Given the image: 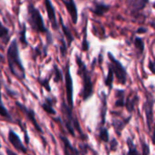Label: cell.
Returning <instances> with one entry per match:
<instances>
[{"mask_svg":"<svg viewBox=\"0 0 155 155\" xmlns=\"http://www.w3.org/2000/svg\"><path fill=\"white\" fill-rule=\"evenodd\" d=\"M6 63L10 74L19 81L26 80V70L20 57L16 38L13 39L6 50Z\"/></svg>","mask_w":155,"mask_h":155,"instance_id":"1","label":"cell"},{"mask_svg":"<svg viewBox=\"0 0 155 155\" xmlns=\"http://www.w3.org/2000/svg\"><path fill=\"white\" fill-rule=\"evenodd\" d=\"M26 10H27L26 21H27V24L30 25L31 29L34 32L38 33V34H46L48 35V43L50 44L52 42L51 35L45 25L44 19L40 11L32 3H29L27 5Z\"/></svg>","mask_w":155,"mask_h":155,"instance_id":"2","label":"cell"},{"mask_svg":"<svg viewBox=\"0 0 155 155\" xmlns=\"http://www.w3.org/2000/svg\"><path fill=\"white\" fill-rule=\"evenodd\" d=\"M61 114H62V117H63V123L65 124V127L67 128L68 132L72 135L75 136V133L78 132L80 136H82L83 139H86V135H84L80 126H79V123L78 121V119L76 118L75 114H73V108H71L69 106V104H66L64 101H62L61 103Z\"/></svg>","mask_w":155,"mask_h":155,"instance_id":"3","label":"cell"},{"mask_svg":"<svg viewBox=\"0 0 155 155\" xmlns=\"http://www.w3.org/2000/svg\"><path fill=\"white\" fill-rule=\"evenodd\" d=\"M76 62L79 67V74L82 78V93L80 95L83 101H87L93 94V84L91 80V75L86 64L79 55L76 56Z\"/></svg>","mask_w":155,"mask_h":155,"instance_id":"4","label":"cell"},{"mask_svg":"<svg viewBox=\"0 0 155 155\" xmlns=\"http://www.w3.org/2000/svg\"><path fill=\"white\" fill-rule=\"evenodd\" d=\"M108 58L110 60V65L111 66L114 74L118 80L120 84L124 85L127 82V71L126 68L122 65V64L115 58L111 52H108Z\"/></svg>","mask_w":155,"mask_h":155,"instance_id":"5","label":"cell"},{"mask_svg":"<svg viewBox=\"0 0 155 155\" xmlns=\"http://www.w3.org/2000/svg\"><path fill=\"white\" fill-rule=\"evenodd\" d=\"M65 86H66V94H67V101L68 104L71 108H74V89H73V80L71 77L70 74V69H69V62L67 63L66 67H65Z\"/></svg>","mask_w":155,"mask_h":155,"instance_id":"6","label":"cell"},{"mask_svg":"<svg viewBox=\"0 0 155 155\" xmlns=\"http://www.w3.org/2000/svg\"><path fill=\"white\" fill-rule=\"evenodd\" d=\"M154 99L153 97V94L147 92L146 94V101L143 104V110L146 116V123H147V128L149 132L152 131L153 123V105H154Z\"/></svg>","mask_w":155,"mask_h":155,"instance_id":"7","label":"cell"},{"mask_svg":"<svg viewBox=\"0 0 155 155\" xmlns=\"http://www.w3.org/2000/svg\"><path fill=\"white\" fill-rule=\"evenodd\" d=\"M16 106L25 114V115L26 116V118L28 119V121H29V122L33 124V126L35 127L36 131H37L39 134L42 135V134H43V130H42V128L40 127V125L38 124V123H37V121L36 114H35L34 110H32V109L26 107V105H24L23 104H21V103H19V102H16Z\"/></svg>","mask_w":155,"mask_h":155,"instance_id":"8","label":"cell"},{"mask_svg":"<svg viewBox=\"0 0 155 155\" xmlns=\"http://www.w3.org/2000/svg\"><path fill=\"white\" fill-rule=\"evenodd\" d=\"M7 138L9 143H11V145L14 147V149L21 153L26 154L27 153V148L25 146V144L22 143L20 137L18 136L17 134H16V132L13 129H9L8 130V134H7Z\"/></svg>","mask_w":155,"mask_h":155,"instance_id":"9","label":"cell"},{"mask_svg":"<svg viewBox=\"0 0 155 155\" xmlns=\"http://www.w3.org/2000/svg\"><path fill=\"white\" fill-rule=\"evenodd\" d=\"M44 4H45V8H46L47 14H48V17L51 24L52 28L54 30H58V21H57L56 11H55L54 5H53L51 0H44Z\"/></svg>","mask_w":155,"mask_h":155,"instance_id":"10","label":"cell"},{"mask_svg":"<svg viewBox=\"0 0 155 155\" xmlns=\"http://www.w3.org/2000/svg\"><path fill=\"white\" fill-rule=\"evenodd\" d=\"M149 1L150 0H126V5L132 14H138L146 7Z\"/></svg>","mask_w":155,"mask_h":155,"instance_id":"11","label":"cell"},{"mask_svg":"<svg viewBox=\"0 0 155 155\" xmlns=\"http://www.w3.org/2000/svg\"><path fill=\"white\" fill-rule=\"evenodd\" d=\"M63 5L66 6L70 17H71V20H72V23L74 25H76L78 23V17H79V15H78V8H77V5H76V3L74 0H60Z\"/></svg>","mask_w":155,"mask_h":155,"instance_id":"12","label":"cell"},{"mask_svg":"<svg viewBox=\"0 0 155 155\" xmlns=\"http://www.w3.org/2000/svg\"><path fill=\"white\" fill-rule=\"evenodd\" d=\"M111 9V5L105 3H100L95 1L93 5L90 8V12L97 16H103L109 10Z\"/></svg>","mask_w":155,"mask_h":155,"instance_id":"13","label":"cell"},{"mask_svg":"<svg viewBox=\"0 0 155 155\" xmlns=\"http://www.w3.org/2000/svg\"><path fill=\"white\" fill-rule=\"evenodd\" d=\"M131 118H132V117L129 116L128 118L123 119V120H122V119H120V118H115V117L112 119L111 124H112L113 129H114V131H115V133H116V134H117L118 136H121V135H122V133L123 129H124V128L126 127V125L130 123Z\"/></svg>","mask_w":155,"mask_h":155,"instance_id":"14","label":"cell"},{"mask_svg":"<svg viewBox=\"0 0 155 155\" xmlns=\"http://www.w3.org/2000/svg\"><path fill=\"white\" fill-rule=\"evenodd\" d=\"M56 102H57V100L54 97H46L44 103L41 104V107L47 114H48L50 115H55L56 111L54 109V105H55Z\"/></svg>","mask_w":155,"mask_h":155,"instance_id":"15","label":"cell"},{"mask_svg":"<svg viewBox=\"0 0 155 155\" xmlns=\"http://www.w3.org/2000/svg\"><path fill=\"white\" fill-rule=\"evenodd\" d=\"M60 140L62 141V143L64 145V153L65 154H79L80 152L78 151L76 148H73V146L70 144L69 139L65 136H60Z\"/></svg>","mask_w":155,"mask_h":155,"instance_id":"16","label":"cell"},{"mask_svg":"<svg viewBox=\"0 0 155 155\" xmlns=\"http://www.w3.org/2000/svg\"><path fill=\"white\" fill-rule=\"evenodd\" d=\"M59 21H60V25H61V28H62V31H63V35L64 36L67 38V44H68V46H70L73 40H74V37H73V35L72 33L70 32L69 28L64 24L63 22V19L61 17V15H59Z\"/></svg>","mask_w":155,"mask_h":155,"instance_id":"17","label":"cell"},{"mask_svg":"<svg viewBox=\"0 0 155 155\" xmlns=\"http://www.w3.org/2000/svg\"><path fill=\"white\" fill-rule=\"evenodd\" d=\"M138 102H139V97L136 94L133 96H129L125 100V108L127 109L129 113H132Z\"/></svg>","mask_w":155,"mask_h":155,"instance_id":"18","label":"cell"},{"mask_svg":"<svg viewBox=\"0 0 155 155\" xmlns=\"http://www.w3.org/2000/svg\"><path fill=\"white\" fill-rule=\"evenodd\" d=\"M107 97L105 95V94L103 93L101 94V112H100V119H101V123H100V127H103L105 125V122H106V114H107Z\"/></svg>","mask_w":155,"mask_h":155,"instance_id":"19","label":"cell"},{"mask_svg":"<svg viewBox=\"0 0 155 155\" xmlns=\"http://www.w3.org/2000/svg\"><path fill=\"white\" fill-rule=\"evenodd\" d=\"M19 43L23 47L28 46V42L26 40V25L23 23L21 25V28L19 29Z\"/></svg>","mask_w":155,"mask_h":155,"instance_id":"20","label":"cell"},{"mask_svg":"<svg viewBox=\"0 0 155 155\" xmlns=\"http://www.w3.org/2000/svg\"><path fill=\"white\" fill-rule=\"evenodd\" d=\"M115 105L117 107L125 106V91L122 89H118L116 91V102Z\"/></svg>","mask_w":155,"mask_h":155,"instance_id":"21","label":"cell"},{"mask_svg":"<svg viewBox=\"0 0 155 155\" xmlns=\"http://www.w3.org/2000/svg\"><path fill=\"white\" fill-rule=\"evenodd\" d=\"M114 72L111 68V66L109 64V68H108V74L107 76L105 77L104 79V84L105 85L110 89L111 90L112 89V84H113V80H114Z\"/></svg>","mask_w":155,"mask_h":155,"instance_id":"22","label":"cell"},{"mask_svg":"<svg viewBox=\"0 0 155 155\" xmlns=\"http://www.w3.org/2000/svg\"><path fill=\"white\" fill-rule=\"evenodd\" d=\"M0 117L3 118L4 120L9 122V123H14L12 115H11L10 113L8 112V110L6 109V107L4 105L3 102L0 103Z\"/></svg>","mask_w":155,"mask_h":155,"instance_id":"23","label":"cell"},{"mask_svg":"<svg viewBox=\"0 0 155 155\" xmlns=\"http://www.w3.org/2000/svg\"><path fill=\"white\" fill-rule=\"evenodd\" d=\"M0 39L3 40L5 43H7L10 39V32L7 27H5L0 22Z\"/></svg>","mask_w":155,"mask_h":155,"instance_id":"24","label":"cell"},{"mask_svg":"<svg viewBox=\"0 0 155 155\" xmlns=\"http://www.w3.org/2000/svg\"><path fill=\"white\" fill-rule=\"evenodd\" d=\"M133 45L138 52V54H142L144 51V42L143 40V38L136 36L133 39Z\"/></svg>","mask_w":155,"mask_h":155,"instance_id":"25","label":"cell"},{"mask_svg":"<svg viewBox=\"0 0 155 155\" xmlns=\"http://www.w3.org/2000/svg\"><path fill=\"white\" fill-rule=\"evenodd\" d=\"M87 35H88V32H87V24H86L84 26V29H83V40L81 43V50L83 52H87L90 48V44L88 42Z\"/></svg>","mask_w":155,"mask_h":155,"instance_id":"26","label":"cell"},{"mask_svg":"<svg viewBox=\"0 0 155 155\" xmlns=\"http://www.w3.org/2000/svg\"><path fill=\"white\" fill-rule=\"evenodd\" d=\"M53 74H54V82L55 83H59L60 81H62L63 74L56 64H54V65H53Z\"/></svg>","mask_w":155,"mask_h":155,"instance_id":"27","label":"cell"},{"mask_svg":"<svg viewBox=\"0 0 155 155\" xmlns=\"http://www.w3.org/2000/svg\"><path fill=\"white\" fill-rule=\"evenodd\" d=\"M99 137H100V141H102L104 143H109L110 142L109 132H108V130L104 126L100 127V133H99Z\"/></svg>","mask_w":155,"mask_h":155,"instance_id":"28","label":"cell"},{"mask_svg":"<svg viewBox=\"0 0 155 155\" xmlns=\"http://www.w3.org/2000/svg\"><path fill=\"white\" fill-rule=\"evenodd\" d=\"M126 143H127V146L129 148V151H128V153L129 154H139L140 153V152L136 149L133 141L131 138H127Z\"/></svg>","mask_w":155,"mask_h":155,"instance_id":"29","label":"cell"},{"mask_svg":"<svg viewBox=\"0 0 155 155\" xmlns=\"http://www.w3.org/2000/svg\"><path fill=\"white\" fill-rule=\"evenodd\" d=\"M37 82L40 84V85L45 88L48 92H50L51 91V87H50V84H49V78H44V79H40L38 78L37 79Z\"/></svg>","mask_w":155,"mask_h":155,"instance_id":"30","label":"cell"},{"mask_svg":"<svg viewBox=\"0 0 155 155\" xmlns=\"http://www.w3.org/2000/svg\"><path fill=\"white\" fill-rule=\"evenodd\" d=\"M67 46H68V44L65 42V40H64L63 38H61V39H60L59 51H60V54H61V55H62L63 57L66 55V54H67V52H68V48H67Z\"/></svg>","mask_w":155,"mask_h":155,"instance_id":"31","label":"cell"},{"mask_svg":"<svg viewBox=\"0 0 155 155\" xmlns=\"http://www.w3.org/2000/svg\"><path fill=\"white\" fill-rule=\"evenodd\" d=\"M19 126H20V128H21L22 132L24 133V137H25V143H26V144H28V143H29V136H28L27 131H26V128L24 127V124H20V123H19Z\"/></svg>","mask_w":155,"mask_h":155,"instance_id":"32","label":"cell"},{"mask_svg":"<svg viewBox=\"0 0 155 155\" xmlns=\"http://www.w3.org/2000/svg\"><path fill=\"white\" fill-rule=\"evenodd\" d=\"M142 149H143V151H142V153H143V154H150V153H151V151H150V147H149V145L147 144V143H145L143 141L142 142Z\"/></svg>","mask_w":155,"mask_h":155,"instance_id":"33","label":"cell"},{"mask_svg":"<svg viewBox=\"0 0 155 155\" xmlns=\"http://www.w3.org/2000/svg\"><path fill=\"white\" fill-rule=\"evenodd\" d=\"M118 148V142L116 139H112L111 141V151H115Z\"/></svg>","mask_w":155,"mask_h":155,"instance_id":"34","label":"cell"},{"mask_svg":"<svg viewBox=\"0 0 155 155\" xmlns=\"http://www.w3.org/2000/svg\"><path fill=\"white\" fill-rule=\"evenodd\" d=\"M148 68L150 69V71L155 74V64L153 61H150L149 63H148Z\"/></svg>","mask_w":155,"mask_h":155,"instance_id":"35","label":"cell"},{"mask_svg":"<svg viewBox=\"0 0 155 155\" xmlns=\"http://www.w3.org/2000/svg\"><path fill=\"white\" fill-rule=\"evenodd\" d=\"M146 32H147V28H146V27H143V26H141V27L138 28L137 31H136L137 34H144V33H146Z\"/></svg>","mask_w":155,"mask_h":155,"instance_id":"36","label":"cell"},{"mask_svg":"<svg viewBox=\"0 0 155 155\" xmlns=\"http://www.w3.org/2000/svg\"><path fill=\"white\" fill-rule=\"evenodd\" d=\"M150 25L155 30V18H153V19L150 22Z\"/></svg>","mask_w":155,"mask_h":155,"instance_id":"37","label":"cell"},{"mask_svg":"<svg viewBox=\"0 0 155 155\" xmlns=\"http://www.w3.org/2000/svg\"><path fill=\"white\" fill-rule=\"evenodd\" d=\"M5 153H7V154H16V153H15V152H13V151H9L8 149H6V151H5Z\"/></svg>","mask_w":155,"mask_h":155,"instance_id":"38","label":"cell"},{"mask_svg":"<svg viewBox=\"0 0 155 155\" xmlns=\"http://www.w3.org/2000/svg\"><path fill=\"white\" fill-rule=\"evenodd\" d=\"M152 141H153V143L155 144V130L153 131V136H152Z\"/></svg>","mask_w":155,"mask_h":155,"instance_id":"39","label":"cell"},{"mask_svg":"<svg viewBox=\"0 0 155 155\" xmlns=\"http://www.w3.org/2000/svg\"><path fill=\"white\" fill-rule=\"evenodd\" d=\"M4 59H5V56H3V55H2V54H0V63H2Z\"/></svg>","mask_w":155,"mask_h":155,"instance_id":"40","label":"cell"},{"mask_svg":"<svg viewBox=\"0 0 155 155\" xmlns=\"http://www.w3.org/2000/svg\"><path fill=\"white\" fill-rule=\"evenodd\" d=\"M3 102L2 101V92H1V87H0V103Z\"/></svg>","mask_w":155,"mask_h":155,"instance_id":"41","label":"cell"},{"mask_svg":"<svg viewBox=\"0 0 155 155\" xmlns=\"http://www.w3.org/2000/svg\"><path fill=\"white\" fill-rule=\"evenodd\" d=\"M153 8L155 9V3H153Z\"/></svg>","mask_w":155,"mask_h":155,"instance_id":"42","label":"cell"},{"mask_svg":"<svg viewBox=\"0 0 155 155\" xmlns=\"http://www.w3.org/2000/svg\"><path fill=\"white\" fill-rule=\"evenodd\" d=\"M153 62H154V64H155V55H154V61H153Z\"/></svg>","mask_w":155,"mask_h":155,"instance_id":"43","label":"cell"},{"mask_svg":"<svg viewBox=\"0 0 155 155\" xmlns=\"http://www.w3.org/2000/svg\"><path fill=\"white\" fill-rule=\"evenodd\" d=\"M154 130H155V123H154Z\"/></svg>","mask_w":155,"mask_h":155,"instance_id":"44","label":"cell"}]
</instances>
